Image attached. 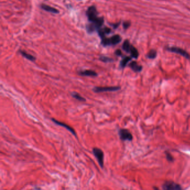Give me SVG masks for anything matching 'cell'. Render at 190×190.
I'll use <instances>...</instances> for the list:
<instances>
[{"label": "cell", "mask_w": 190, "mask_h": 190, "mask_svg": "<svg viewBox=\"0 0 190 190\" xmlns=\"http://www.w3.org/2000/svg\"><path fill=\"white\" fill-rule=\"evenodd\" d=\"M122 48L123 50L125 52L130 53L131 57L135 59H137L139 56V52L137 49L134 47V46L130 44L128 40H125L122 45Z\"/></svg>", "instance_id": "6da1fadb"}, {"label": "cell", "mask_w": 190, "mask_h": 190, "mask_svg": "<svg viewBox=\"0 0 190 190\" xmlns=\"http://www.w3.org/2000/svg\"><path fill=\"white\" fill-rule=\"evenodd\" d=\"M86 16L88 19L91 23H95L100 17L98 16V12L96 10L95 6L92 5L88 7L87 11L86 12Z\"/></svg>", "instance_id": "7a4b0ae2"}, {"label": "cell", "mask_w": 190, "mask_h": 190, "mask_svg": "<svg viewBox=\"0 0 190 190\" xmlns=\"http://www.w3.org/2000/svg\"><path fill=\"white\" fill-rule=\"evenodd\" d=\"M166 50L169 52L179 54L187 59H190V55L186 51L184 50L182 48L176 47V46H171V47H167L166 48Z\"/></svg>", "instance_id": "3957f363"}, {"label": "cell", "mask_w": 190, "mask_h": 190, "mask_svg": "<svg viewBox=\"0 0 190 190\" xmlns=\"http://www.w3.org/2000/svg\"><path fill=\"white\" fill-rule=\"evenodd\" d=\"M93 154L96 158L101 168L104 167V153L103 151L98 148H94L93 149Z\"/></svg>", "instance_id": "277c9868"}, {"label": "cell", "mask_w": 190, "mask_h": 190, "mask_svg": "<svg viewBox=\"0 0 190 190\" xmlns=\"http://www.w3.org/2000/svg\"><path fill=\"white\" fill-rule=\"evenodd\" d=\"M162 188L163 190H182L179 184L172 181H167L165 182L162 186Z\"/></svg>", "instance_id": "5b68a950"}, {"label": "cell", "mask_w": 190, "mask_h": 190, "mask_svg": "<svg viewBox=\"0 0 190 190\" xmlns=\"http://www.w3.org/2000/svg\"><path fill=\"white\" fill-rule=\"evenodd\" d=\"M119 135L120 139L123 141H125V140L131 141L133 140L132 135L127 129H121L119 130Z\"/></svg>", "instance_id": "8992f818"}, {"label": "cell", "mask_w": 190, "mask_h": 190, "mask_svg": "<svg viewBox=\"0 0 190 190\" xmlns=\"http://www.w3.org/2000/svg\"><path fill=\"white\" fill-rule=\"evenodd\" d=\"M121 89L119 86H96L93 88V91L95 93L106 92V91H115Z\"/></svg>", "instance_id": "52a82bcc"}, {"label": "cell", "mask_w": 190, "mask_h": 190, "mask_svg": "<svg viewBox=\"0 0 190 190\" xmlns=\"http://www.w3.org/2000/svg\"><path fill=\"white\" fill-rule=\"evenodd\" d=\"M51 119H52V121L54 123H55V124H57V125H60V126H62V127L65 128L67 129L69 131H70V132H71V133H72L74 135H75V136L77 137V133H76V132H75L74 129L73 128H72L71 127H70L69 125H68L67 124L63 123V122H59V121H57V120L55 119H54V118H52Z\"/></svg>", "instance_id": "ba28073f"}, {"label": "cell", "mask_w": 190, "mask_h": 190, "mask_svg": "<svg viewBox=\"0 0 190 190\" xmlns=\"http://www.w3.org/2000/svg\"><path fill=\"white\" fill-rule=\"evenodd\" d=\"M41 8L46 11L49 12H51L53 13H59V11L57 10L55 8L52 7L50 6H49V5H47L46 4H43L41 5Z\"/></svg>", "instance_id": "9c48e42d"}, {"label": "cell", "mask_w": 190, "mask_h": 190, "mask_svg": "<svg viewBox=\"0 0 190 190\" xmlns=\"http://www.w3.org/2000/svg\"><path fill=\"white\" fill-rule=\"evenodd\" d=\"M79 74L82 76H88V77H95L98 75V74L95 71L91 70H85L80 71L79 72Z\"/></svg>", "instance_id": "30bf717a"}, {"label": "cell", "mask_w": 190, "mask_h": 190, "mask_svg": "<svg viewBox=\"0 0 190 190\" xmlns=\"http://www.w3.org/2000/svg\"><path fill=\"white\" fill-rule=\"evenodd\" d=\"M129 67L132 69V70H133L135 72H140L142 70V67L138 64L136 62H131L129 64Z\"/></svg>", "instance_id": "8fae6325"}, {"label": "cell", "mask_w": 190, "mask_h": 190, "mask_svg": "<svg viewBox=\"0 0 190 190\" xmlns=\"http://www.w3.org/2000/svg\"><path fill=\"white\" fill-rule=\"evenodd\" d=\"M122 40V37L118 34L114 35L111 38H110L111 45H117L121 42Z\"/></svg>", "instance_id": "7c38bea8"}, {"label": "cell", "mask_w": 190, "mask_h": 190, "mask_svg": "<svg viewBox=\"0 0 190 190\" xmlns=\"http://www.w3.org/2000/svg\"><path fill=\"white\" fill-rule=\"evenodd\" d=\"M98 34L99 35V36L101 37V38H103V37H105L106 35V34H109V33H111V29L109 28H107V27H105L104 28H100L98 30Z\"/></svg>", "instance_id": "4fadbf2b"}, {"label": "cell", "mask_w": 190, "mask_h": 190, "mask_svg": "<svg viewBox=\"0 0 190 190\" xmlns=\"http://www.w3.org/2000/svg\"><path fill=\"white\" fill-rule=\"evenodd\" d=\"M19 52H20V54H21L23 57H25L26 59H28V60H30V61H31V62H35V61L36 58H35V57H34V56H33V55L29 54L28 53H27V52H25V51H23L20 50L19 51Z\"/></svg>", "instance_id": "5bb4252c"}, {"label": "cell", "mask_w": 190, "mask_h": 190, "mask_svg": "<svg viewBox=\"0 0 190 190\" xmlns=\"http://www.w3.org/2000/svg\"><path fill=\"white\" fill-rule=\"evenodd\" d=\"M132 57L131 56H125V57H124L123 59L121 60V63H120L121 67L122 68L125 67V66L127 65L128 62L132 60Z\"/></svg>", "instance_id": "9a60e30c"}, {"label": "cell", "mask_w": 190, "mask_h": 190, "mask_svg": "<svg viewBox=\"0 0 190 190\" xmlns=\"http://www.w3.org/2000/svg\"><path fill=\"white\" fill-rule=\"evenodd\" d=\"M157 56V51L154 50V49H152L150 51L147 55V57L148 59H155Z\"/></svg>", "instance_id": "2e32d148"}, {"label": "cell", "mask_w": 190, "mask_h": 190, "mask_svg": "<svg viewBox=\"0 0 190 190\" xmlns=\"http://www.w3.org/2000/svg\"><path fill=\"white\" fill-rule=\"evenodd\" d=\"M72 95L73 96L74 98H75L76 99L80 101H86L85 99L83 97H82L81 95H79L78 93L74 92L72 94Z\"/></svg>", "instance_id": "e0dca14e"}, {"label": "cell", "mask_w": 190, "mask_h": 190, "mask_svg": "<svg viewBox=\"0 0 190 190\" xmlns=\"http://www.w3.org/2000/svg\"><path fill=\"white\" fill-rule=\"evenodd\" d=\"M99 59L101 60V62H111L113 61V60L111 58L104 56H101Z\"/></svg>", "instance_id": "ac0fdd59"}, {"label": "cell", "mask_w": 190, "mask_h": 190, "mask_svg": "<svg viewBox=\"0 0 190 190\" xmlns=\"http://www.w3.org/2000/svg\"><path fill=\"white\" fill-rule=\"evenodd\" d=\"M130 26V23L129 21H124L123 23V28L124 29L128 28Z\"/></svg>", "instance_id": "d6986e66"}, {"label": "cell", "mask_w": 190, "mask_h": 190, "mask_svg": "<svg viewBox=\"0 0 190 190\" xmlns=\"http://www.w3.org/2000/svg\"><path fill=\"white\" fill-rule=\"evenodd\" d=\"M166 158H167V159L169 161H173V157H172V155H171L170 153H169L168 152H166Z\"/></svg>", "instance_id": "ffe728a7"}, {"label": "cell", "mask_w": 190, "mask_h": 190, "mask_svg": "<svg viewBox=\"0 0 190 190\" xmlns=\"http://www.w3.org/2000/svg\"><path fill=\"white\" fill-rule=\"evenodd\" d=\"M115 54L117 56H121L122 55V51L119 49H118L117 50L115 51Z\"/></svg>", "instance_id": "44dd1931"}, {"label": "cell", "mask_w": 190, "mask_h": 190, "mask_svg": "<svg viewBox=\"0 0 190 190\" xmlns=\"http://www.w3.org/2000/svg\"><path fill=\"white\" fill-rule=\"evenodd\" d=\"M120 23H115V24H113V28H117L118 26L119 25Z\"/></svg>", "instance_id": "7402d4cb"}]
</instances>
